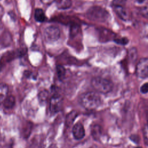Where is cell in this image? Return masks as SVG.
Instances as JSON below:
<instances>
[{
    "label": "cell",
    "mask_w": 148,
    "mask_h": 148,
    "mask_svg": "<svg viewBox=\"0 0 148 148\" xmlns=\"http://www.w3.org/2000/svg\"><path fill=\"white\" fill-rule=\"evenodd\" d=\"M79 102L81 105L87 110H94L101 104V98L97 92L90 91L82 94Z\"/></svg>",
    "instance_id": "cell-1"
},
{
    "label": "cell",
    "mask_w": 148,
    "mask_h": 148,
    "mask_svg": "<svg viewBox=\"0 0 148 148\" xmlns=\"http://www.w3.org/2000/svg\"><path fill=\"white\" fill-rule=\"evenodd\" d=\"M87 18L95 22H105L110 18L109 12L99 6H93L90 8L86 12Z\"/></svg>",
    "instance_id": "cell-2"
},
{
    "label": "cell",
    "mask_w": 148,
    "mask_h": 148,
    "mask_svg": "<svg viewBox=\"0 0 148 148\" xmlns=\"http://www.w3.org/2000/svg\"><path fill=\"white\" fill-rule=\"evenodd\" d=\"M91 86L97 92L103 94L109 92L113 87L111 81L101 77H94L91 80Z\"/></svg>",
    "instance_id": "cell-3"
},
{
    "label": "cell",
    "mask_w": 148,
    "mask_h": 148,
    "mask_svg": "<svg viewBox=\"0 0 148 148\" xmlns=\"http://www.w3.org/2000/svg\"><path fill=\"white\" fill-rule=\"evenodd\" d=\"M43 35L47 42H55L60 36V30L56 26H49L45 29Z\"/></svg>",
    "instance_id": "cell-4"
},
{
    "label": "cell",
    "mask_w": 148,
    "mask_h": 148,
    "mask_svg": "<svg viewBox=\"0 0 148 148\" xmlns=\"http://www.w3.org/2000/svg\"><path fill=\"white\" fill-rule=\"evenodd\" d=\"M136 74L140 78L148 77V58H142L139 60L136 66Z\"/></svg>",
    "instance_id": "cell-5"
},
{
    "label": "cell",
    "mask_w": 148,
    "mask_h": 148,
    "mask_svg": "<svg viewBox=\"0 0 148 148\" xmlns=\"http://www.w3.org/2000/svg\"><path fill=\"white\" fill-rule=\"evenodd\" d=\"M49 109L51 113H55L61 110L62 106V98L58 94L54 95L50 99Z\"/></svg>",
    "instance_id": "cell-6"
},
{
    "label": "cell",
    "mask_w": 148,
    "mask_h": 148,
    "mask_svg": "<svg viewBox=\"0 0 148 148\" xmlns=\"http://www.w3.org/2000/svg\"><path fill=\"white\" fill-rule=\"evenodd\" d=\"M98 33L99 40L102 42H107L111 39H114L115 38V34L110 30L106 29L105 28H98Z\"/></svg>",
    "instance_id": "cell-7"
},
{
    "label": "cell",
    "mask_w": 148,
    "mask_h": 148,
    "mask_svg": "<svg viewBox=\"0 0 148 148\" xmlns=\"http://www.w3.org/2000/svg\"><path fill=\"white\" fill-rule=\"evenodd\" d=\"M72 134L76 139H82L85 135V130L83 125L80 123L75 124L72 127Z\"/></svg>",
    "instance_id": "cell-8"
},
{
    "label": "cell",
    "mask_w": 148,
    "mask_h": 148,
    "mask_svg": "<svg viewBox=\"0 0 148 148\" xmlns=\"http://www.w3.org/2000/svg\"><path fill=\"white\" fill-rule=\"evenodd\" d=\"M113 8L115 12L121 20L126 21L130 19V12L126 9L124 6H113Z\"/></svg>",
    "instance_id": "cell-9"
},
{
    "label": "cell",
    "mask_w": 148,
    "mask_h": 148,
    "mask_svg": "<svg viewBox=\"0 0 148 148\" xmlns=\"http://www.w3.org/2000/svg\"><path fill=\"white\" fill-rule=\"evenodd\" d=\"M8 86L5 83H0V104L3 103L4 100L8 97Z\"/></svg>",
    "instance_id": "cell-10"
},
{
    "label": "cell",
    "mask_w": 148,
    "mask_h": 148,
    "mask_svg": "<svg viewBox=\"0 0 148 148\" xmlns=\"http://www.w3.org/2000/svg\"><path fill=\"white\" fill-rule=\"evenodd\" d=\"M72 6L71 0H57L56 2V6L58 9L65 10L69 9Z\"/></svg>",
    "instance_id": "cell-11"
},
{
    "label": "cell",
    "mask_w": 148,
    "mask_h": 148,
    "mask_svg": "<svg viewBox=\"0 0 148 148\" xmlns=\"http://www.w3.org/2000/svg\"><path fill=\"white\" fill-rule=\"evenodd\" d=\"M16 103V99L13 95H9L3 102V106L6 109H11L13 108Z\"/></svg>",
    "instance_id": "cell-12"
},
{
    "label": "cell",
    "mask_w": 148,
    "mask_h": 148,
    "mask_svg": "<svg viewBox=\"0 0 148 148\" xmlns=\"http://www.w3.org/2000/svg\"><path fill=\"white\" fill-rule=\"evenodd\" d=\"M34 18L35 20L39 23H42L46 20V16L44 12L41 9H36L34 12Z\"/></svg>",
    "instance_id": "cell-13"
},
{
    "label": "cell",
    "mask_w": 148,
    "mask_h": 148,
    "mask_svg": "<svg viewBox=\"0 0 148 148\" xmlns=\"http://www.w3.org/2000/svg\"><path fill=\"white\" fill-rule=\"evenodd\" d=\"M77 116V113L75 110H72L69 113H68V114L66 117L65 120V124L68 127H70L72 125Z\"/></svg>",
    "instance_id": "cell-14"
},
{
    "label": "cell",
    "mask_w": 148,
    "mask_h": 148,
    "mask_svg": "<svg viewBox=\"0 0 148 148\" xmlns=\"http://www.w3.org/2000/svg\"><path fill=\"white\" fill-rule=\"evenodd\" d=\"M91 135L94 139H98L101 134V128L98 125H94L91 127Z\"/></svg>",
    "instance_id": "cell-15"
},
{
    "label": "cell",
    "mask_w": 148,
    "mask_h": 148,
    "mask_svg": "<svg viewBox=\"0 0 148 148\" xmlns=\"http://www.w3.org/2000/svg\"><path fill=\"white\" fill-rule=\"evenodd\" d=\"M57 69V73L58 75V77L59 80H62L65 76L66 71L65 68L62 65H58L56 68Z\"/></svg>",
    "instance_id": "cell-16"
},
{
    "label": "cell",
    "mask_w": 148,
    "mask_h": 148,
    "mask_svg": "<svg viewBox=\"0 0 148 148\" xmlns=\"http://www.w3.org/2000/svg\"><path fill=\"white\" fill-rule=\"evenodd\" d=\"M49 97V93L46 90L41 91L38 94V99L40 103H44L47 100Z\"/></svg>",
    "instance_id": "cell-17"
},
{
    "label": "cell",
    "mask_w": 148,
    "mask_h": 148,
    "mask_svg": "<svg viewBox=\"0 0 148 148\" xmlns=\"http://www.w3.org/2000/svg\"><path fill=\"white\" fill-rule=\"evenodd\" d=\"M79 29H80V27H79V25H77V24L72 25V27H71V29H70V35H71V36L73 37L74 36L77 35V34L79 32Z\"/></svg>",
    "instance_id": "cell-18"
},
{
    "label": "cell",
    "mask_w": 148,
    "mask_h": 148,
    "mask_svg": "<svg viewBox=\"0 0 148 148\" xmlns=\"http://www.w3.org/2000/svg\"><path fill=\"white\" fill-rule=\"evenodd\" d=\"M139 13L142 17L148 19V5L141 7L139 9Z\"/></svg>",
    "instance_id": "cell-19"
},
{
    "label": "cell",
    "mask_w": 148,
    "mask_h": 148,
    "mask_svg": "<svg viewBox=\"0 0 148 148\" xmlns=\"http://www.w3.org/2000/svg\"><path fill=\"white\" fill-rule=\"evenodd\" d=\"M114 42L119 45H125L128 43V39L127 38H114L113 39Z\"/></svg>",
    "instance_id": "cell-20"
},
{
    "label": "cell",
    "mask_w": 148,
    "mask_h": 148,
    "mask_svg": "<svg viewBox=\"0 0 148 148\" xmlns=\"http://www.w3.org/2000/svg\"><path fill=\"white\" fill-rule=\"evenodd\" d=\"M127 0H113L112 1V6H124L126 3Z\"/></svg>",
    "instance_id": "cell-21"
},
{
    "label": "cell",
    "mask_w": 148,
    "mask_h": 148,
    "mask_svg": "<svg viewBox=\"0 0 148 148\" xmlns=\"http://www.w3.org/2000/svg\"><path fill=\"white\" fill-rule=\"evenodd\" d=\"M129 53H130V57L131 59L132 60H135L136 59V55H137V52H136V50L135 49V48H132L130 51H129Z\"/></svg>",
    "instance_id": "cell-22"
},
{
    "label": "cell",
    "mask_w": 148,
    "mask_h": 148,
    "mask_svg": "<svg viewBox=\"0 0 148 148\" xmlns=\"http://www.w3.org/2000/svg\"><path fill=\"white\" fill-rule=\"evenodd\" d=\"M140 92L143 94H146L148 92V83H146L143 84L140 88Z\"/></svg>",
    "instance_id": "cell-23"
},
{
    "label": "cell",
    "mask_w": 148,
    "mask_h": 148,
    "mask_svg": "<svg viewBox=\"0 0 148 148\" xmlns=\"http://www.w3.org/2000/svg\"><path fill=\"white\" fill-rule=\"evenodd\" d=\"M144 136L146 143L148 145V128H146L144 130Z\"/></svg>",
    "instance_id": "cell-24"
},
{
    "label": "cell",
    "mask_w": 148,
    "mask_h": 148,
    "mask_svg": "<svg viewBox=\"0 0 148 148\" xmlns=\"http://www.w3.org/2000/svg\"><path fill=\"white\" fill-rule=\"evenodd\" d=\"M48 148H57V146H56V145L52 144V145H51Z\"/></svg>",
    "instance_id": "cell-25"
},
{
    "label": "cell",
    "mask_w": 148,
    "mask_h": 148,
    "mask_svg": "<svg viewBox=\"0 0 148 148\" xmlns=\"http://www.w3.org/2000/svg\"><path fill=\"white\" fill-rule=\"evenodd\" d=\"M144 1H145V0H137V1H138L139 3H141L143 2H144Z\"/></svg>",
    "instance_id": "cell-26"
},
{
    "label": "cell",
    "mask_w": 148,
    "mask_h": 148,
    "mask_svg": "<svg viewBox=\"0 0 148 148\" xmlns=\"http://www.w3.org/2000/svg\"><path fill=\"white\" fill-rule=\"evenodd\" d=\"M136 148H142V147H136Z\"/></svg>",
    "instance_id": "cell-27"
}]
</instances>
